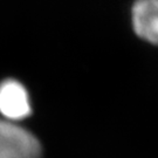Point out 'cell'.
I'll return each instance as SVG.
<instances>
[{
  "label": "cell",
  "mask_w": 158,
  "mask_h": 158,
  "mask_svg": "<svg viewBox=\"0 0 158 158\" xmlns=\"http://www.w3.org/2000/svg\"><path fill=\"white\" fill-rule=\"evenodd\" d=\"M38 138L19 125L0 119V158H41Z\"/></svg>",
  "instance_id": "1"
},
{
  "label": "cell",
  "mask_w": 158,
  "mask_h": 158,
  "mask_svg": "<svg viewBox=\"0 0 158 158\" xmlns=\"http://www.w3.org/2000/svg\"><path fill=\"white\" fill-rule=\"evenodd\" d=\"M32 111L28 93L20 82L6 80L0 85V113L8 119L20 121Z\"/></svg>",
  "instance_id": "2"
},
{
  "label": "cell",
  "mask_w": 158,
  "mask_h": 158,
  "mask_svg": "<svg viewBox=\"0 0 158 158\" xmlns=\"http://www.w3.org/2000/svg\"><path fill=\"white\" fill-rule=\"evenodd\" d=\"M131 17L135 33L158 46V0H136Z\"/></svg>",
  "instance_id": "3"
}]
</instances>
